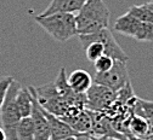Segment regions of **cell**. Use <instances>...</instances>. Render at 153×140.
Returning <instances> with one entry per match:
<instances>
[{
    "instance_id": "obj_19",
    "label": "cell",
    "mask_w": 153,
    "mask_h": 140,
    "mask_svg": "<svg viewBox=\"0 0 153 140\" xmlns=\"http://www.w3.org/2000/svg\"><path fill=\"white\" fill-rule=\"evenodd\" d=\"M83 50L85 52L86 59L89 62H92V63L96 61V59H99L101 56L105 54V47L99 41H91V43H89Z\"/></svg>"
},
{
    "instance_id": "obj_24",
    "label": "cell",
    "mask_w": 153,
    "mask_h": 140,
    "mask_svg": "<svg viewBox=\"0 0 153 140\" xmlns=\"http://www.w3.org/2000/svg\"><path fill=\"white\" fill-rule=\"evenodd\" d=\"M61 140H76L75 136H68V138H65V139H61Z\"/></svg>"
},
{
    "instance_id": "obj_21",
    "label": "cell",
    "mask_w": 153,
    "mask_h": 140,
    "mask_svg": "<svg viewBox=\"0 0 153 140\" xmlns=\"http://www.w3.org/2000/svg\"><path fill=\"white\" fill-rule=\"evenodd\" d=\"M12 77L11 76H5V77H1L0 78V108H1L4 100H5V97H6V93H7V89L12 82Z\"/></svg>"
},
{
    "instance_id": "obj_27",
    "label": "cell",
    "mask_w": 153,
    "mask_h": 140,
    "mask_svg": "<svg viewBox=\"0 0 153 140\" xmlns=\"http://www.w3.org/2000/svg\"><path fill=\"white\" fill-rule=\"evenodd\" d=\"M151 1H153V0H151Z\"/></svg>"
},
{
    "instance_id": "obj_20",
    "label": "cell",
    "mask_w": 153,
    "mask_h": 140,
    "mask_svg": "<svg viewBox=\"0 0 153 140\" xmlns=\"http://www.w3.org/2000/svg\"><path fill=\"white\" fill-rule=\"evenodd\" d=\"M114 64V59L109 56H101L99 59L94 62V68L96 70V73H105L107 70H109Z\"/></svg>"
},
{
    "instance_id": "obj_15",
    "label": "cell",
    "mask_w": 153,
    "mask_h": 140,
    "mask_svg": "<svg viewBox=\"0 0 153 140\" xmlns=\"http://www.w3.org/2000/svg\"><path fill=\"white\" fill-rule=\"evenodd\" d=\"M128 129L130 135L134 138V140L137 138H143L147 135L148 132V121L146 118L134 114L129 119Z\"/></svg>"
},
{
    "instance_id": "obj_26",
    "label": "cell",
    "mask_w": 153,
    "mask_h": 140,
    "mask_svg": "<svg viewBox=\"0 0 153 140\" xmlns=\"http://www.w3.org/2000/svg\"><path fill=\"white\" fill-rule=\"evenodd\" d=\"M107 140H120V139H116V138H107Z\"/></svg>"
},
{
    "instance_id": "obj_17",
    "label": "cell",
    "mask_w": 153,
    "mask_h": 140,
    "mask_svg": "<svg viewBox=\"0 0 153 140\" xmlns=\"http://www.w3.org/2000/svg\"><path fill=\"white\" fill-rule=\"evenodd\" d=\"M17 140H34V127L32 117H22L16 129Z\"/></svg>"
},
{
    "instance_id": "obj_5",
    "label": "cell",
    "mask_w": 153,
    "mask_h": 140,
    "mask_svg": "<svg viewBox=\"0 0 153 140\" xmlns=\"http://www.w3.org/2000/svg\"><path fill=\"white\" fill-rule=\"evenodd\" d=\"M114 30L124 36L135 39L136 41H153V23L141 22L128 12L117 18Z\"/></svg>"
},
{
    "instance_id": "obj_8",
    "label": "cell",
    "mask_w": 153,
    "mask_h": 140,
    "mask_svg": "<svg viewBox=\"0 0 153 140\" xmlns=\"http://www.w3.org/2000/svg\"><path fill=\"white\" fill-rule=\"evenodd\" d=\"M85 95V109L96 112H106L117 99V92L97 84H92Z\"/></svg>"
},
{
    "instance_id": "obj_18",
    "label": "cell",
    "mask_w": 153,
    "mask_h": 140,
    "mask_svg": "<svg viewBox=\"0 0 153 140\" xmlns=\"http://www.w3.org/2000/svg\"><path fill=\"white\" fill-rule=\"evenodd\" d=\"M128 13H130L135 18H137L139 21H141V22L153 23V11L147 5V3H145L142 5H132L128 10Z\"/></svg>"
},
{
    "instance_id": "obj_4",
    "label": "cell",
    "mask_w": 153,
    "mask_h": 140,
    "mask_svg": "<svg viewBox=\"0 0 153 140\" xmlns=\"http://www.w3.org/2000/svg\"><path fill=\"white\" fill-rule=\"evenodd\" d=\"M28 89L34 94L38 104L48 112L59 117H62L67 114L68 106L63 100V98L61 97V94L59 93V91H57L53 82H49L40 87L29 86Z\"/></svg>"
},
{
    "instance_id": "obj_16",
    "label": "cell",
    "mask_w": 153,
    "mask_h": 140,
    "mask_svg": "<svg viewBox=\"0 0 153 140\" xmlns=\"http://www.w3.org/2000/svg\"><path fill=\"white\" fill-rule=\"evenodd\" d=\"M131 108L135 115H139L146 118L147 121L153 122V102L134 97L131 100Z\"/></svg>"
},
{
    "instance_id": "obj_10",
    "label": "cell",
    "mask_w": 153,
    "mask_h": 140,
    "mask_svg": "<svg viewBox=\"0 0 153 140\" xmlns=\"http://www.w3.org/2000/svg\"><path fill=\"white\" fill-rule=\"evenodd\" d=\"M42 108V106H40ZM43 114L46 117V121L49 123L50 128V140H61L68 136H76L78 133L73 130L66 122H63L59 116H55L50 112H48L45 109L42 108Z\"/></svg>"
},
{
    "instance_id": "obj_13",
    "label": "cell",
    "mask_w": 153,
    "mask_h": 140,
    "mask_svg": "<svg viewBox=\"0 0 153 140\" xmlns=\"http://www.w3.org/2000/svg\"><path fill=\"white\" fill-rule=\"evenodd\" d=\"M67 82L69 85V87L79 94H85L88 92V89L91 87L94 80L91 77V75L84 70V69H76L74 71H72L68 76H67Z\"/></svg>"
},
{
    "instance_id": "obj_11",
    "label": "cell",
    "mask_w": 153,
    "mask_h": 140,
    "mask_svg": "<svg viewBox=\"0 0 153 140\" xmlns=\"http://www.w3.org/2000/svg\"><path fill=\"white\" fill-rule=\"evenodd\" d=\"M86 0H51L49 6L40 13L42 16H48L56 12H67V13H78Z\"/></svg>"
},
{
    "instance_id": "obj_7",
    "label": "cell",
    "mask_w": 153,
    "mask_h": 140,
    "mask_svg": "<svg viewBox=\"0 0 153 140\" xmlns=\"http://www.w3.org/2000/svg\"><path fill=\"white\" fill-rule=\"evenodd\" d=\"M94 82L105 86L114 92L123 88L126 84L130 82L129 70L126 67V62L114 61L113 67L105 73H95Z\"/></svg>"
},
{
    "instance_id": "obj_14",
    "label": "cell",
    "mask_w": 153,
    "mask_h": 140,
    "mask_svg": "<svg viewBox=\"0 0 153 140\" xmlns=\"http://www.w3.org/2000/svg\"><path fill=\"white\" fill-rule=\"evenodd\" d=\"M16 106L21 117H28L32 114V95L28 87H20L16 93Z\"/></svg>"
},
{
    "instance_id": "obj_6",
    "label": "cell",
    "mask_w": 153,
    "mask_h": 140,
    "mask_svg": "<svg viewBox=\"0 0 153 140\" xmlns=\"http://www.w3.org/2000/svg\"><path fill=\"white\" fill-rule=\"evenodd\" d=\"M79 41H80V45L83 48L91 41H99L103 45L106 56L112 57L114 61H120V62H128L129 61L128 54L119 46V44L117 43L116 37L113 36L109 28L101 29L100 32H96L94 34H89V35H79Z\"/></svg>"
},
{
    "instance_id": "obj_9",
    "label": "cell",
    "mask_w": 153,
    "mask_h": 140,
    "mask_svg": "<svg viewBox=\"0 0 153 140\" xmlns=\"http://www.w3.org/2000/svg\"><path fill=\"white\" fill-rule=\"evenodd\" d=\"M30 92V91H29ZM32 95V121L34 127V140H50V128L46 121V117L42 111L40 105L38 104L34 94L30 92Z\"/></svg>"
},
{
    "instance_id": "obj_12",
    "label": "cell",
    "mask_w": 153,
    "mask_h": 140,
    "mask_svg": "<svg viewBox=\"0 0 153 140\" xmlns=\"http://www.w3.org/2000/svg\"><path fill=\"white\" fill-rule=\"evenodd\" d=\"M63 122H66L73 130L76 133H86L91 130V116L86 109L75 112L72 115H66L60 117Z\"/></svg>"
},
{
    "instance_id": "obj_22",
    "label": "cell",
    "mask_w": 153,
    "mask_h": 140,
    "mask_svg": "<svg viewBox=\"0 0 153 140\" xmlns=\"http://www.w3.org/2000/svg\"><path fill=\"white\" fill-rule=\"evenodd\" d=\"M76 140H107V136H100V135H95L91 132L86 133H79L75 136Z\"/></svg>"
},
{
    "instance_id": "obj_1",
    "label": "cell",
    "mask_w": 153,
    "mask_h": 140,
    "mask_svg": "<svg viewBox=\"0 0 153 140\" xmlns=\"http://www.w3.org/2000/svg\"><path fill=\"white\" fill-rule=\"evenodd\" d=\"M111 12L103 0H86L82 10L75 13L78 35H89L108 28Z\"/></svg>"
},
{
    "instance_id": "obj_3",
    "label": "cell",
    "mask_w": 153,
    "mask_h": 140,
    "mask_svg": "<svg viewBox=\"0 0 153 140\" xmlns=\"http://www.w3.org/2000/svg\"><path fill=\"white\" fill-rule=\"evenodd\" d=\"M20 87L21 85L16 80H12V82L7 89L5 100L1 108H0V121H1V125H3L1 128L6 133L7 140H17L16 129H17V125L20 122V119L22 118L17 110L16 102H15L16 93Z\"/></svg>"
},
{
    "instance_id": "obj_25",
    "label": "cell",
    "mask_w": 153,
    "mask_h": 140,
    "mask_svg": "<svg viewBox=\"0 0 153 140\" xmlns=\"http://www.w3.org/2000/svg\"><path fill=\"white\" fill-rule=\"evenodd\" d=\"M147 5L151 7V10L153 11V1H149V3H147Z\"/></svg>"
},
{
    "instance_id": "obj_23",
    "label": "cell",
    "mask_w": 153,
    "mask_h": 140,
    "mask_svg": "<svg viewBox=\"0 0 153 140\" xmlns=\"http://www.w3.org/2000/svg\"><path fill=\"white\" fill-rule=\"evenodd\" d=\"M0 140H7V136H6V133L5 130L0 127Z\"/></svg>"
},
{
    "instance_id": "obj_2",
    "label": "cell",
    "mask_w": 153,
    "mask_h": 140,
    "mask_svg": "<svg viewBox=\"0 0 153 140\" xmlns=\"http://www.w3.org/2000/svg\"><path fill=\"white\" fill-rule=\"evenodd\" d=\"M34 21L56 41L66 43L67 40L78 35L74 13L56 12L48 16L38 15L34 17Z\"/></svg>"
}]
</instances>
